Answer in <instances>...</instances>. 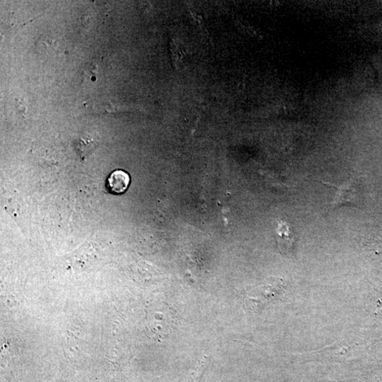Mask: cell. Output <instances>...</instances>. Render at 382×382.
I'll return each instance as SVG.
<instances>
[{
    "mask_svg": "<svg viewBox=\"0 0 382 382\" xmlns=\"http://www.w3.org/2000/svg\"><path fill=\"white\" fill-rule=\"evenodd\" d=\"M130 178L129 174L123 170H116L111 174L107 180V188L113 194H121L125 192L129 186Z\"/></svg>",
    "mask_w": 382,
    "mask_h": 382,
    "instance_id": "277c9868",
    "label": "cell"
},
{
    "mask_svg": "<svg viewBox=\"0 0 382 382\" xmlns=\"http://www.w3.org/2000/svg\"><path fill=\"white\" fill-rule=\"evenodd\" d=\"M284 289V284L281 279L270 278L247 293L245 305L250 311L259 312L268 304L280 299Z\"/></svg>",
    "mask_w": 382,
    "mask_h": 382,
    "instance_id": "6da1fadb",
    "label": "cell"
},
{
    "mask_svg": "<svg viewBox=\"0 0 382 382\" xmlns=\"http://www.w3.org/2000/svg\"><path fill=\"white\" fill-rule=\"evenodd\" d=\"M277 234L278 236V247L282 253L290 254L293 253L296 238L293 231H291L290 226L281 222L278 224Z\"/></svg>",
    "mask_w": 382,
    "mask_h": 382,
    "instance_id": "3957f363",
    "label": "cell"
},
{
    "mask_svg": "<svg viewBox=\"0 0 382 382\" xmlns=\"http://www.w3.org/2000/svg\"><path fill=\"white\" fill-rule=\"evenodd\" d=\"M323 183L337 188L335 198L333 199L331 203L333 208L348 205L356 206L360 202L359 188L355 179L350 178L341 185H334L328 182H323Z\"/></svg>",
    "mask_w": 382,
    "mask_h": 382,
    "instance_id": "7a4b0ae2",
    "label": "cell"
},
{
    "mask_svg": "<svg viewBox=\"0 0 382 382\" xmlns=\"http://www.w3.org/2000/svg\"><path fill=\"white\" fill-rule=\"evenodd\" d=\"M209 363L208 358L205 356L200 360L197 365V367L192 374L193 382H199L201 378Z\"/></svg>",
    "mask_w": 382,
    "mask_h": 382,
    "instance_id": "5b68a950",
    "label": "cell"
}]
</instances>
